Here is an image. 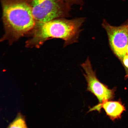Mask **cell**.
<instances>
[{
    "label": "cell",
    "mask_w": 128,
    "mask_h": 128,
    "mask_svg": "<svg viewBox=\"0 0 128 128\" xmlns=\"http://www.w3.org/2000/svg\"><path fill=\"white\" fill-rule=\"evenodd\" d=\"M66 2L71 6L72 5L77 4L80 6L84 4L83 0H64Z\"/></svg>",
    "instance_id": "cell-9"
},
{
    "label": "cell",
    "mask_w": 128,
    "mask_h": 128,
    "mask_svg": "<svg viewBox=\"0 0 128 128\" xmlns=\"http://www.w3.org/2000/svg\"><path fill=\"white\" fill-rule=\"evenodd\" d=\"M126 55H128V45L126 47Z\"/></svg>",
    "instance_id": "cell-10"
},
{
    "label": "cell",
    "mask_w": 128,
    "mask_h": 128,
    "mask_svg": "<svg viewBox=\"0 0 128 128\" xmlns=\"http://www.w3.org/2000/svg\"><path fill=\"white\" fill-rule=\"evenodd\" d=\"M4 33L0 41L10 44L29 33L36 21L31 8L24 0H1Z\"/></svg>",
    "instance_id": "cell-2"
},
{
    "label": "cell",
    "mask_w": 128,
    "mask_h": 128,
    "mask_svg": "<svg viewBox=\"0 0 128 128\" xmlns=\"http://www.w3.org/2000/svg\"><path fill=\"white\" fill-rule=\"evenodd\" d=\"M85 20L83 17L71 20L63 18L47 22H36L34 28L27 35L30 38L26 42V47L38 48L52 38L63 40L64 47L77 42Z\"/></svg>",
    "instance_id": "cell-1"
},
{
    "label": "cell",
    "mask_w": 128,
    "mask_h": 128,
    "mask_svg": "<svg viewBox=\"0 0 128 128\" xmlns=\"http://www.w3.org/2000/svg\"><path fill=\"white\" fill-rule=\"evenodd\" d=\"M102 108L104 110L107 116L112 121L120 119L122 114L126 111L125 107L120 100H103L102 103L90 108L88 112L97 111L100 113Z\"/></svg>",
    "instance_id": "cell-6"
},
{
    "label": "cell",
    "mask_w": 128,
    "mask_h": 128,
    "mask_svg": "<svg viewBox=\"0 0 128 128\" xmlns=\"http://www.w3.org/2000/svg\"><path fill=\"white\" fill-rule=\"evenodd\" d=\"M32 9L36 22L69 17L71 6L64 0H24Z\"/></svg>",
    "instance_id": "cell-3"
},
{
    "label": "cell",
    "mask_w": 128,
    "mask_h": 128,
    "mask_svg": "<svg viewBox=\"0 0 128 128\" xmlns=\"http://www.w3.org/2000/svg\"><path fill=\"white\" fill-rule=\"evenodd\" d=\"M102 25L106 32L112 50L121 62L128 45V20L119 26H112L104 20Z\"/></svg>",
    "instance_id": "cell-4"
},
{
    "label": "cell",
    "mask_w": 128,
    "mask_h": 128,
    "mask_svg": "<svg viewBox=\"0 0 128 128\" xmlns=\"http://www.w3.org/2000/svg\"><path fill=\"white\" fill-rule=\"evenodd\" d=\"M81 66L84 72V75L87 83V90L97 98L99 104L103 100H111L114 98L116 88H109L108 86L100 82L98 79L96 72L92 67L89 57Z\"/></svg>",
    "instance_id": "cell-5"
},
{
    "label": "cell",
    "mask_w": 128,
    "mask_h": 128,
    "mask_svg": "<svg viewBox=\"0 0 128 128\" xmlns=\"http://www.w3.org/2000/svg\"><path fill=\"white\" fill-rule=\"evenodd\" d=\"M7 128H28L25 116L20 112H18L16 118L10 123Z\"/></svg>",
    "instance_id": "cell-7"
},
{
    "label": "cell",
    "mask_w": 128,
    "mask_h": 128,
    "mask_svg": "<svg viewBox=\"0 0 128 128\" xmlns=\"http://www.w3.org/2000/svg\"><path fill=\"white\" fill-rule=\"evenodd\" d=\"M121 62L125 70L126 75L125 79L126 80L128 79V55L124 56Z\"/></svg>",
    "instance_id": "cell-8"
}]
</instances>
